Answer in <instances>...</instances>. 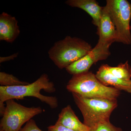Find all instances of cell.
Masks as SVG:
<instances>
[{
	"mask_svg": "<svg viewBox=\"0 0 131 131\" xmlns=\"http://www.w3.org/2000/svg\"><path fill=\"white\" fill-rule=\"evenodd\" d=\"M89 131H123L120 127L112 124L110 121L102 122L90 128Z\"/></svg>",
	"mask_w": 131,
	"mask_h": 131,
	"instance_id": "cell-15",
	"label": "cell"
},
{
	"mask_svg": "<svg viewBox=\"0 0 131 131\" xmlns=\"http://www.w3.org/2000/svg\"><path fill=\"white\" fill-rule=\"evenodd\" d=\"M75 131H89L90 128L80 121L69 105L62 109L56 122Z\"/></svg>",
	"mask_w": 131,
	"mask_h": 131,
	"instance_id": "cell-12",
	"label": "cell"
},
{
	"mask_svg": "<svg viewBox=\"0 0 131 131\" xmlns=\"http://www.w3.org/2000/svg\"><path fill=\"white\" fill-rule=\"evenodd\" d=\"M92 49L91 45L83 39L68 36L56 42L48 54L55 65L62 69L83 57Z\"/></svg>",
	"mask_w": 131,
	"mask_h": 131,
	"instance_id": "cell-3",
	"label": "cell"
},
{
	"mask_svg": "<svg viewBox=\"0 0 131 131\" xmlns=\"http://www.w3.org/2000/svg\"><path fill=\"white\" fill-rule=\"evenodd\" d=\"M110 46L98 42L95 47L88 54L68 66L66 70L73 75L88 72L94 64L99 61L106 60L109 57L111 54Z\"/></svg>",
	"mask_w": 131,
	"mask_h": 131,
	"instance_id": "cell-7",
	"label": "cell"
},
{
	"mask_svg": "<svg viewBox=\"0 0 131 131\" xmlns=\"http://www.w3.org/2000/svg\"><path fill=\"white\" fill-rule=\"evenodd\" d=\"M67 90L83 98L117 100L119 90L102 84L91 71L73 75L66 86Z\"/></svg>",
	"mask_w": 131,
	"mask_h": 131,
	"instance_id": "cell-2",
	"label": "cell"
},
{
	"mask_svg": "<svg viewBox=\"0 0 131 131\" xmlns=\"http://www.w3.org/2000/svg\"><path fill=\"white\" fill-rule=\"evenodd\" d=\"M95 75L104 85L131 93V80H123L113 75L108 70L107 64L101 66Z\"/></svg>",
	"mask_w": 131,
	"mask_h": 131,
	"instance_id": "cell-10",
	"label": "cell"
},
{
	"mask_svg": "<svg viewBox=\"0 0 131 131\" xmlns=\"http://www.w3.org/2000/svg\"><path fill=\"white\" fill-rule=\"evenodd\" d=\"M65 3L71 7L84 10L91 16L93 24L97 27L99 25L103 7L95 0H68Z\"/></svg>",
	"mask_w": 131,
	"mask_h": 131,
	"instance_id": "cell-11",
	"label": "cell"
},
{
	"mask_svg": "<svg viewBox=\"0 0 131 131\" xmlns=\"http://www.w3.org/2000/svg\"><path fill=\"white\" fill-rule=\"evenodd\" d=\"M27 82L21 81L13 75L3 72L0 73V84L2 86H13L29 84Z\"/></svg>",
	"mask_w": 131,
	"mask_h": 131,
	"instance_id": "cell-14",
	"label": "cell"
},
{
	"mask_svg": "<svg viewBox=\"0 0 131 131\" xmlns=\"http://www.w3.org/2000/svg\"><path fill=\"white\" fill-rule=\"evenodd\" d=\"M18 21L14 16L3 12L0 15V40L12 43L20 33Z\"/></svg>",
	"mask_w": 131,
	"mask_h": 131,
	"instance_id": "cell-9",
	"label": "cell"
},
{
	"mask_svg": "<svg viewBox=\"0 0 131 131\" xmlns=\"http://www.w3.org/2000/svg\"><path fill=\"white\" fill-rule=\"evenodd\" d=\"M108 70L115 77L125 80H130L131 67L127 61L125 63H120L116 67H112L108 65Z\"/></svg>",
	"mask_w": 131,
	"mask_h": 131,
	"instance_id": "cell-13",
	"label": "cell"
},
{
	"mask_svg": "<svg viewBox=\"0 0 131 131\" xmlns=\"http://www.w3.org/2000/svg\"><path fill=\"white\" fill-rule=\"evenodd\" d=\"M96 34L99 37L98 42L110 45L116 42L117 31L106 6L102 8Z\"/></svg>",
	"mask_w": 131,
	"mask_h": 131,
	"instance_id": "cell-8",
	"label": "cell"
},
{
	"mask_svg": "<svg viewBox=\"0 0 131 131\" xmlns=\"http://www.w3.org/2000/svg\"><path fill=\"white\" fill-rule=\"evenodd\" d=\"M19 131H43L39 129L35 123V121L31 119L27 122L25 126Z\"/></svg>",
	"mask_w": 131,
	"mask_h": 131,
	"instance_id": "cell-16",
	"label": "cell"
},
{
	"mask_svg": "<svg viewBox=\"0 0 131 131\" xmlns=\"http://www.w3.org/2000/svg\"><path fill=\"white\" fill-rule=\"evenodd\" d=\"M49 93L56 91L55 85L50 81L47 74H43L32 83L26 85L13 86H0V114L3 116L6 106L4 103L8 100L23 99L27 96H32L37 98L45 102L52 108L58 106V100L55 96H45L40 93L41 90Z\"/></svg>",
	"mask_w": 131,
	"mask_h": 131,
	"instance_id": "cell-1",
	"label": "cell"
},
{
	"mask_svg": "<svg viewBox=\"0 0 131 131\" xmlns=\"http://www.w3.org/2000/svg\"><path fill=\"white\" fill-rule=\"evenodd\" d=\"M72 94L82 114L83 124L90 128L100 123L110 121V115L118 106L117 100L87 98Z\"/></svg>",
	"mask_w": 131,
	"mask_h": 131,
	"instance_id": "cell-4",
	"label": "cell"
},
{
	"mask_svg": "<svg viewBox=\"0 0 131 131\" xmlns=\"http://www.w3.org/2000/svg\"><path fill=\"white\" fill-rule=\"evenodd\" d=\"M6 103L5 112L1 120L0 131H19L26 122L43 112L40 107H26L12 99L8 100Z\"/></svg>",
	"mask_w": 131,
	"mask_h": 131,
	"instance_id": "cell-6",
	"label": "cell"
},
{
	"mask_svg": "<svg viewBox=\"0 0 131 131\" xmlns=\"http://www.w3.org/2000/svg\"><path fill=\"white\" fill-rule=\"evenodd\" d=\"M18 54L17 53L13 54V55H11V56L8 57H0V62L1 63L3 62L13 60L14 58L18 56Z\"/></svg>",
	"mask_w": 131,
	"mask_h": 131,
	"instance_id": "cell-18",
	"label": "cell"
},
{
	"mask_svg": "<svg viewBox=\"0 0 131 131\" xmlns=\"http://www.w3.org/2000/svg\"><path fill=\"white\" fill-rule=\"evenodd\" d=\"M48 131H75L62 125L61 124L56 123L54 125L48 127Z\"/></svg>",
	"mask_w": 131,
	"mask_h": 131,
	"instance_id": "cell-17",
	"label": "cell"
},
{
	"mask_svg": "<svg viewBox=\"0 0 131 131\" xmlns=\"http://www.w3.org/2000/svg\"><path fill=\"white\" fill-rule=\"evenodd\" d=\"M106 6L117 31L116 42L131 45V3L127 0H107Z\"/></svg>",
	"mask_w": 131,
	"mask_h": 131,
	"instance_id": "cell-5",
	"label": "cell"
}]
</instances>
